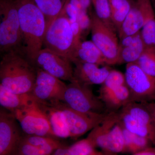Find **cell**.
I'll use <instances>...</instances> for the list:
<instances>
[{
	"label": "cell",
	"mask_w": 155,
	"mask_h": 155,
	"mask_svg": "<svg viewBox=\"0 0 155 155\" xmlns=\"http://www.w3.org/2000/svg\"><path fill=\"white\" fill-rule=\"evenodd\" d=\"M37 76V68L21 50L2 54L0 62V84L17 94H29Z\"/></svg>",
	"instance_id": "1"
},
{
	"label": "cell",
	"mask_w": 155,
	"mask_h": 155,
	"mask_svg": "<svg viewBox=\"0 0 155 155\" xmlns=\"http://www.w3.org/2000/svg\"><path fill=\"white\" fill-rule=\"evenodd\" d=\"M22 36V51L31 62L43 47L46 30L44 15L33 0H15Z\"/></svg>",
	"instance_id": "2"
},
{
	"label": "cell",
	"mask_w": 155,
	"mask_h": 155,
	"mask_svg": "<svg viewBox=\"0 0 155 155\" xmlns=\"http://www.w3.org/2000/svg\"><path fill=\"white\" fill-rule=\"evenodd\" d=\"M87 138L106 155L124 153L125 141L118 112L109 113L102 122L92 129Z\"/></svg>",
	"instance_id": "3"
},
{
	"label": "cell",
	"mask_w": 155,
	"mask_h": 155,
	"mask_svg": "<svg viewBox=\"0 0 155 155\" xmlns=\"http://www.w3.org/2000/svg\"><path fill=\"white\" fill-rule=\"evenodd\" d=\"M0 51H22V36L15 0H0Z\"/></svg>",
	"instance_id": "4"
},
{
	"label": "cell",
	"mask_w": 155,
	"mask_h": 155,
	"mask_svg": "<svg viewBox=\"0 0 155 155\" xmlns=\"http://www.w3.org/2000/svg\"><path fill=\"white\" fill-rule=\"evenodd\" d=\"M43 47L70 60L74 38L70 22L63 10L46 30Z\"/></svg>",
	"instance_id": "5"
},
{
	"label": "cell",
	"mask_w": 155,
	"mask_h": 155,
	"mask_svg": "<svg viewBox=\"0 0 155 155\" xmlns=\"http://www.w3.org/2000/svg\"><path fill=\"white\" fill-rule=\"evenodd\" d=\"M63 102L69 107L83 113H107L104 102L99 97L95 95L90 86L75 81L67 85Z\"/></svg>",
	"instance_id": "6"
},
{
	"label": "cell",
	"mask_w": 155,
	"mask_h": 155,
	"mask_svg": "<svg viewBox=\"0 0 155 155\" xmlns=\"http://www.w3.org/2000/svg\"><path fill=\"white\" fill-rule=\"evenodd\" d=\"M89 14L92 22L91 40L101 52L106 65L118 64L119 41L117 32L103 22L94 11Z\"/></svg>",
	"instance_id": "7"
},
{
	"label": "cell",
	"mask_w": 155,
	"mask_h": 155,
	"mask_svg": "<svg viewBox=\"0 0 155 155\" xmlns=\"http://www.w3.org/2000/svg\"><path fill=\"white\" fill-rule=\"evenodd\" d=\"M125 75L130 101H155V78L147 74L135 63L126 64Z\"/></svg>",
	"instance_id": "8"
},
{
	"label": "cell",
	"mask_w": 155,
	"mask_h": 155,
	"mask_svg": "<svg viewBox=\"0 0 155 155\" xmlns=\"http://www.w3.org/2000/svg\"><path fill=\"white\" fill-rule=\"evenodd\" d=\"M12 114L26 134L58 138L53 132L48 117L36 101Z\"/></svg>",
	"instance_id": "9"
},
{
	"label": "cell",
	"mask_w": 155,
	"mask_h": 155,
	"mask_svg": "<svg viewBox=\"0 0 155 155\" xmlns=\"http://www.w3.org/2000/svg\"><path fill=\"white\" fill-rule=\"evenodd\" d=\"M60 109L64 114L70 133V137L78 138L91 130L104 121L109 113H85L75 110L63 101L49 103Z\"/></svg>",
	"instance_id": "10"
},
{
	"label": "cell",
	"mask_w": 155,
	"mask_h": 155,
	"mask_svg": "<svg viewBox=\"0 0 155 155\" xmlns=\"http://www.w3.org/2000/svg\"><path fill=\"white\" fill-rule=\"evenodd\" d=\"M36 68V81L29 94L40 102L63 101L67 85L58 78Z\"/></svg>",
	"instance_id": "11"
},
{
	"label": "cell",
	"mask_w": 155,
	"mask_h": 155,
	"mask_svg": "<svg viewBox=\"0 0 155 155\" xmlns=\"http://www.w3.org/2000/svg\"><path fill=\"white\" fill-rule=\"evenodd\" d=\"M31 62L37 68L61 80L72 82L73 80L72 62L47 48H42Z\"/></svg>",
	"instance_id": "12"
},
{
	"label": "cell",
	"mask_w": 155,
	"mask_h": 155,
	"mask_svg": "<svg viewBox=\"0 0 155 155\" xmlns=\"http://www.w3.org/2000/svg\"><path fill=\"white\" fill-rule=\"evenodd\" d=\"M155 17L151 0H131V7L118 31L119 39L140 31L150 19Z\"/></svg>",
	"instance_id": "13"
},
{
	"label": "cell",
	"mask_w": 155,
	"mask_h": 155,
	"mask_svg": "<svg viewBox=\"0 0 155 155\" xmlns=\"http://www.w3.org/2000/svg\"><path fill=\"white\" fill-rule=\"evenodd\" d=\"M17 120L11 112L0 111V155H15L23 135Z\"/></svg>",
	"instance_id": "14"
},
{
	"label": "cell",
	"mask_w": 155,
	"mask_h": 155,
	"mask_svg": "<svg viewBox=\"0 0 155 155\" xmlns=\"http://www.w3.org/2000/svg\"><path fill=\"white\" fill-rule=\"evenodd\" d=\"M73 80L87 86L101 84L104 83L111 69L107 65L100 67L97 64L89 63H73Z\"/></svg>",
	"instance_id": "15"
},
{
	"label": "cell",
	"mask_w": 155,
	"mask_h": 155,
	"mask_svg": "<svg viewBox=\"0 0 155 155\" xmlns=\"http://www.w3.org/2000/svg\"><path fill=\"white\" fill-rule=\"evenodd\" d=\"M145 49L140 31L120 39L117 64L135 63L143 52Z\"/></svg>",
	"instance_id": "16"
},
{
	"label": "cell",
	"mask_w": 155,
	"mask_h": 155,
	"mask_svg": "<svg viewBox=\"0 0 155 155\" xmlns=\"http://www.w3.org/2000/svg\"><path fill=\"white\" fill-rule=\"evenodd\" d=\"M70 60L72 64L76 62L89 63L99 66H105V61L101 52L92 41H81L75 45Z\"/></svg>",
	"instance_id": "17"
},
{
	"label": "cell",
	"mask_w": 155,
	"mask_h": 155,
	"mask_svg": "<svg viewBox=\"0 0 155 155\" xmlns=\"http://www.w3.org/2000/svg\"><path fill=\"white\" fill-rule=\"evenodd\" d=\"M37 102L40 107L48 117L55 135L58 138L70 137L69 127L62 111L52 104L38 101Z\"/></svg>",
	"instance_id": "18"
},
{
	"label": "cell",
	"mask_w": 155,
	"mask_h": 155,
	"mask_svg": "<svg viewBox=\"0 0 155 155\" xmlns=\"http://www.w3.org/2000/svg\"><path fill=\"white\" fill-rule=\"evenodd\" d=\"M35 101L29 93H15L0 84V104L12 114L32 104Z\"/></svg>",
	"instance_id": "19"
},
{
	"label": "cell",
	"mask_w": 155,
	"mask_h": 155,
	"mask_svg": "<svg viewBox=\"0 0 155 155\" xmlns=\"http://www.w3.org/2000/svg\"><path fill=\"white\" fill-rule=\"evenodd\" d=\"M99 97L107 113L117 112L130 102V91L126 84Z\"/></svg>",
	"instance_id": "20"
},
{
	"label": "cell",
	"mask_w": 155,
	"mask_h": 155,
	"mask_svg": "<svg viewBox=\"0 0 155 155\" xmlns=\"http://www.w3.org/2000/svg\"><path fill=\"white\" fill-rule=\"evenodd\" d=\"M121 125L134 134L149 139L155 144V130L145 125L129 114L121 110L118 111Z\"/></svg>",
	"instance_id": "21"
},
{
	"label": "cell",
	"mask_w": 155,
	"mask_h": 155,
	"mask_svg": "<svg viewBox=\"0 0 155 155\" xmlns=\"http://www.w3.org/2000/svg\"><path fill=\"white\" fill-rule=\"evenodd\" d=\"M91 142L86 138L79 140L69 147H64L56 150L54 155H103V152L98 151Z\"/></svg>",
	"instance_id": "22"
},
{
	"label": "cell",
	"mask_w": 155,
	"mask_h": 155,
	"mask_svg": "<svg viewBox=\"0 0 155 155\" xmlns=\"http://www.w3.org/2000/svg\"><path fill=\"white\" fill-rule=\"evenodd\" d=\"M111 19L118 32L131 7V0H109Z\"/></svg>",
	"instance_id": "23"
},
{
	"label": "cell",
	"mask_w": 155,
	"mask_h": 155,
	"mask_svg": "<svg viewBox=\"0 0 155 155\" xmlns=\"http://www.w3.org/2000/svg\"><path fill=\"white\" fill-rule=\"evenodd\" d=\"M121 125L125 141L124 153H130L135 155L148 147L153 145L152 142L149 139L134 134Z\"/></svg>",
	"instance_id": "24"
},
{
	"label": "cell",
	"mask_w": 155,
	"mask_h": 155,
	"mask_svg": "<svg viewBox=\"0 0 155 155\" xmlns=\"http://www.w3.org/2000/svg\"><path fill=\"white\" fill-rule=\"evenodd\" d=\"M44 15L46 30L64 8L67 0H33Z\"/></svg>",
	"instance_id": "25"
},
{
	"label": "cell",
	"mask_w": 155,
	"mask_h": 155,
	"mask_svg": "<svg viewBox=\"0 0 155 155\" xmlns=\"http://www.w3.org/2000/svg\"><path fill=\"white\" fill-rule=\"evenodd\" d=\"M23 137L29 143L43 150L47 155L52 154L56 150L65 147L58 138L51 137L26 134Z\"/></svg>",
	"instance_id": "26"
},
{
	"label": "cell",
	"mask_w": 155,
	"mask_h": 155,
	"mask_svg": "<svg viewBox=\"0 0 155 155\" xmlns=\"http://www.w3.org/2000/svg\"><path fill=\"white\" fill-rule=\"evenodd\" d=\"M125 84V74L111 69L100 89L99 97L104 95Z\"/></svg>",
	"instance_id": "27"
},
{
	"label": "cell",
	"mask_w": 155,
	"mask_h": 155,
	"mask_svg": "<svg viewBox=\"0 0 155 155\" xmlns=\"http://www.w3.org/2000/svg\"><path fill=\"white\" fill-rule=\"evenodd\" d=\"M91 1L97 16L106 25L117 32L116 27L111 20L109 0Z\"/></svg>",
	"instance_id": "28"
},
{
	"label": "cell",
	"mask_w": 155,
	"mask_h": 155,
	"mask_svg": "<svg viewBox=\"0 0 155 155\" xmlns=\"http://www.w3.org/2000/svg\"><path fill=\"white\" fill-rule=\"evenodd\" d=\"M135 63L147 74L155 78V49H145Z\"/></svg>",
	"instance_id": "29"
},
{
	"label": "cell",
	"mask_w": 155,
	"mask_h": 155,
	"mask_svg": "<svg viewBox=\"0 0 155 155\" xmlns=\"http://www.w3.org/2000/svg\"><path fill=\"white\" fill-rule=\"evenodd\" d=\"M140 33L145 49H155V17L145 24Z\"/></svg>",
	"instance_id": "30"
},
{
	"label": "cell",
	"mask_w": 155,
	"mask_h": 155,
	"mask_svg": "<svg viewBox=\"0 0 155 155\" xmlns=\"http://www.w3.org/2000/svg\"><path fill=\"white\" fill-rule=\"evenodd\" d=\"M78 21L81 31V41L85 40L91 29V19L88 11L83 10L78 13Z\"/></svg>",
	"instance_id": "31"
},
{
	"label": "cell",
	"mask_w": 155,
	"mask_h": 155,
	"mask_svg": "<svg viewBox=\"0 0 155 155\" xmlns=\"http://www.w3.org/2000/svg\"><path fill=\"white\" fill-rule=\"evenodd\" d=\"M15 155H47L43 150L24 139L22 137Z\"/></svg>",
	"instance_id": "32"
},
{
	"label": "cell",
	"mask_w": 155,
	"mask_h": 155,
	"mask_svg": "<svg viewBox=\"0 0 155 155\" xmlns=\"http://www.w3.org/2000/svg\"><path fill=\"white\" fill-rule=\"evenodd\" d=\"M63 10L70 23L78 20V11L69 0L66 1Z\"/></svg>",
	"instance_id": "33"
},
{
	"label": "cell",
	"mask_w": 155,
	"mask_h": 155,
	"mask_svg": "<svg viewBox=\"0 0 155 155\" xmlns=\"http://www.w3.org/2000/svg\"><path fill=\"white\" fill-rule=\"evenodd\" d=\"M135 155H155V146L148 147L141 151L137 153Z\"/></svg>",
	"instance_id": "34"
},
{
	"label": "cell",
	"mask_w": 155,
	"mask_h": 155,
	"mask_svg": "<svg viewBox=\"0 0 155 155\" xmlns=\"http://www.w3.org/2000/svg\"><path fill=\"white\" fill-rule=\"evenodd\" d=\"M81 3L84 8L88 11L89 14L92 11L91 0H78Z\"/></svg>",
	"instance_id": "35"
},
{
	"label": "cell",
	"mask_w": 155,
	"mask_h": 155,
	"mask_svg": "<svg viewBox=\"0 0 155 155\" xmlns=\"http://www.w3.org/2000/svg\"><path fill=\"white\" fill-rule=\"evenodd\" d=\"M144 103L151 114L155 124V101Z\"/></svg>",
	"instance_id": "36"
},
{
	"label": "cell",
	"mask_w": 155,
	"mask_h": 155,
	"mask_svg": "<svg viewBox=\"0 0 155 155\" xmlns=\"http://www.w3.org/2000/svg\"><path fill=\"white\" fill-rule=\"evenodd\" d=\"M152 2V4L154 8L155 9V0H151Z\"/></svg>",
	"instance_id": "37"
},
{
	"label": "cell",
	"mask_w": 155,
	"mask_h": 155,
	"mask_svg": "<svg viewBox=\"0 0 155 155\" xmlns=\"http://www.w3.org/2000/svg\"></svg>",
	"instance_id": "38"
}]
</instances>
